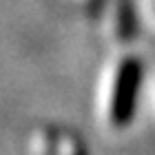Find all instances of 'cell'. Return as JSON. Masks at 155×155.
Returning <instances> with one entry per match:
<instances>
[{"mask_svg":"<svg viewBox=\"0 0 155 155\" xmlns=\"http://www.w3.org/2000/svg\"><path fill=\"white\" fill-rule=\"evenodd\" d=\"M140 87V62L133 55H115L102 69L95 91V115L111 131L129 124Z\"/></svg>","mask_w":155,"mask_h":155,"instance_id":"cell-1","label":"cell"},{"mask_svg":"<svg viewBox=\"0 0 155 155\" xmlns=\"http://www.w3.org/2000/svg\"><path fill=\"white\" fill-rule=\"evenodd\" d=\"M95 18L100 20L107 38H111L113 42H126L133 36L135 18L129 0H104Z\"/></svg>","mask_w":155,"mask_h":155,"instance_id":"cell-2","label":"cell"},{"mask_svg":"<svg viewBox=\"0 0 155 155\" xmlns=\"http://www.w3.org/2000/svg\"><path fill=\"white\" fill-rule=\"evenodd\" d=\"M53 155H89L87 146L80 137L71 131H62L60 140H58V149H55Z\"/></svg>","mask_w":155,"mask_h":155,"instance_id":"cell-3","label":"cell"},{"mask_svg":"<svg viewBox=\"0 0 155 155\" xmlns=\"http://www.w3.org/2000/svg\"><path fill=\"white\" fill-rule=\"evenodd\" d=\"M71 2L75 7H80V9H84L89 13V16H97V11H100V7L104 5V0H71Z\"/></svg>","mask_w":155,"mask_h":155,"instance_id":"cell-4","label":"cell"}]
</instances>
